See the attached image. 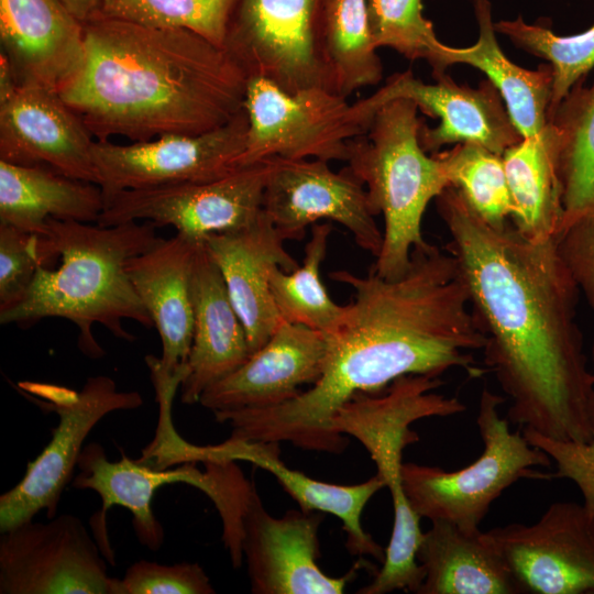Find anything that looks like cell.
<instances>
[{"label": "cell", "instance_id": "4316f807", "mask_svg": "<svg viewBox=\"0 0 594 594\" xmlns=\"http://www.w3.org/2000/svg\"><path fill=\"white\" fill-rule=\"evenodd\" d=\"M473 7L479 25L476 43L468 47L443 44L432 75L446 74L447 67L453 64L477 68L499 92L520 135L527 138L540 133L548 123L552 87L550 65L529 70L514 64L497 43L491 1L474 0Z\"/></svg>", "mask_w": 594, "mask_h": 594}, {"label": "cell", "instance_id": "603a6c76", "mask_svg": "<svg viewBox=\"0 0 594 594\" xmlns=\"http://www.w3.org/2000/svg\"><path fill=\"white\" fill-rule=\"evenodd\" d=\"M0 40L19 84L56 91L85 55V25L61 0H0Z\"/></svg>", "mask_w": 594, "mask_h": 594}, {"label": "cell", "instance_id": "484cf974", "mask_svg": "<svg viewBox=\"0 0 594 594\" xmlns=\"http://www.w3.org/2000/svg\"><path fill=\"white\" fill-rule=\"evenodd\" d=\"M220 460L248 461L271 472L304 512L328 513L338 517L346 534V548L352 554L372 556L384 561L385 549L373 540L361 525V515L374 494L386 486L377 473L354 485L318 481L289 469L279 458L278 442L244 441L229 438L216 446Z\"/></svg>", "mask_w": 594, "mask_h": 594}, {"label": "cell", "instance_id": "83f0119b", "mask_svg": "<svg viewBox=\"0 0 594 594\" xmlns=\"http://www.w3.org/2000/svg\"><path fill=\"white\" fill-rule=\"evenodd\" d=\"M105 196L94 183L44 165L0 161V223L43 235L48 219L97 222Z\"/></svg>", "mask_w": 594, "mask_h": 594}, {"label": "cell", "instance_id": "d590c367", "mask_svg": "<svg viewBox=\"0 0 594 594\" xmlns=\"http://www.w3.org/2000/svg\"><path fill=\"white\" fill-rule=\"evenodd\" d=\"M374 45L391 47L404 57L425 59L437 69L443 43L422 13V0H367Z\"/></svg>", "mask_w": 594, "mask_h": 594}, {"label": "cell", "instance_id": "5b68a950", "mask_svg": "<svg viewBox=\"0 0 594 594\" xmlns=\"http://www.w3.org/2000/svg\"><path fill=\"white\" fill-rule=\"evenodd\" d=\"M418 110L407 99L383 105L349 147L348 167L363 183L375 216L384 217L382 249L370 270L386 279L402 276L413 249L428 243L421 231L424 213L450 186L439 160L420 144L424 122Z\"/></svg>", "mask_w": 594, "mask_h": 594}, {"label": "cell", "instance_id": "f1b7e54d", "mask_svg": "<svg viewBox=\"0 0 594 594\" xmlns=\"http://www.w3.org/2000/svg\"><path fill=\"white\" fill-rule=\"evenodd\" d=\"M502 157L514 227L526 239L536 242L557 237L563 207L553 127L548 122L540 133L522 138Z\"/></svg>", "mask_w": 594, "mask_h": 594}, {"label": "cell", "instance_id": "ffe728a7", "mask_svg": "<svg viewBox=\"0 0 594 594\" xmlns=\"http://www.w3.org/2000/svg\"><path fill=\"white\" fill-rule=\"evenodd\" d=\"M329 338L282 321L270 339L228 376L208 387L199 404L212 413L266 408L286 403L322 374Z\"/></svg>", "mask_w": 594, "mask_h": 594}, {"label": "cell", "instance_id": "cb8c5ba5", "mask_svg": "<svg viewBox=\"0 0 594 594\" xmlns=\"http://www.w3.org/2000/svg\"><path fill=\"white\" fill-rule=\"evenodd\" d=\"M195 328L187 374L180 385L186 405L241 366L251 355L246 331L230 299L220 270L205 242L198 246L193 274Z\"/></svg>", "mask_w": 594, "mask_h": 594}, {"label": "cell", "instance_id": "52a82bcc", "mask_svg": "<svg viewBox=\"0 0 594 594\" xmlns=\"http://www.w3.org/2000/svg\"><path fill=\"white\" fill-rule=\"evenodd\" d=\"M185 462L175 469L155 470L125 455L117 462L108 460L105 449L97 442L84 447L77 466L79 473L73 486L92 490L102 501L101 518L106 512L120 505L133 515L138 540L151 550L161 548L164 529L152 510V498L163 485L186 483L204 492L215 504L223 526L222 539L233 566L242 563L243 517L255 490L235 461H205V470Z\"/></svg>", "mask_w": 594, "mask_h": 594}, {"label": "cell", "instance_id": "ab89813d", "mask_svg": "<svg viewBox=\"0 0 594 594\" xmlns=\"http://www.w3.org/2000/svg\"><path fill=\"white\" fill-rule=\"evenodd\" d=\"M556 239L564 265L594 311V211L572 222Z\"/></svg>", "mask_w": 594, "mask_h": 594}, {"label": "cell", "instance_id": "60d3db41", "mask_svg": "<svg viewBox=\"0 0 594 594\" xmlns=\"http://www.w3.org/2000/svg\"><path fill=\"white\" fill-rule=\"evenodd\" d=\"M64 6L82 23L98 13L101 0H61Z\"/></svg>", "mask_w": 594, "mask_h": 594}, {"label": "cell", "instance_id": "d6986e66", "mask_svg": "<svg viewBox=\"0 0 594 594\" xmlns=\"http://www.w3.org/2000/svg\"><path fill=\"white\" fill-rule=\"evenodd\" d=\"M442 384L439 377L430 375H405L383 393L358 394L334 415L330 431L345 446L343 435L359 440L375 462L377 474L386 481L400 471L405 448L419 440L409 428L413 422L466 409L458 397L433 392Z\"/></svg>", "mask_w": 594, "mask_h": 594}, {"label": "cell", "instance_id": "5bb4252c", "mask_svg": "<svg viewBox=\"0 0 594 594\" xmlns=\"http://www.w3.org/2000/svg\"><path fill=\"white\" fill-rule=\"evenodd\" d=\"M267 160L263 210L285 241L301 240L308 226L328 219L345 227L362 250L380 254L383 233L363 183L348 166L333 172L322 160Z\"/></svg>", "mask_w": 594, "mask_h": 594}, {"label": "cell", "instance_id": "7402d4cb", "mask_svg": "<svg viewBox=\"0 0 594 594\" xmlns=\"http://www.w3.org/2000/svg\"><path fill=\"white\" fill-rule=\"evenodd\" d=\"M284 241L264 210L250 224L211 234L204 241L244 326L251 353L282 322L270 289L272 271L280 267L292 272L299 266L285 250Z\"/></svg>", "mask_w": 594, "mask_h": 594}, {"label": "cell", "instance_id": "9a60e30c", "mask_svg": "<svg viewBox=\"0 0 594 594\" xmlns=\"http://www.w3.org/2000/svg\"><path fill=\"white\" fill-rule=\"evenodd\" d=\"M522 594H594V518L584 505L552 503L532 525L485 532Z\"/></svg>", "mask_w": 594, "mask_h": 594}, {"label": "cell", "instance_id": "7a4b0ae2", "mask_svg": "<svg viewBox=\"0 0 594 594\" xmlns=\"http://www.w3.org/2000/svg\"><path fill=\"white\" fill-rule=\"evenodd\" d=\"M329 276L352 287L354 298L342 326L328 337L321 376L280 405L232 411L235 438L340 453L346 446L330 424L358 394L383 393L405 375L439 377L455 367L472 378L486 373L472 354L483 350L486 337L471 310L461 267L447 249L414 248L407 271L395 279L371 270L365 276L348 271Z\"/></svg>", "mask_w": 594, "mask_h": 594}, {"label": "cell", "instance_id": "1f68e13d", "mask_svg": "<svg viewBox=\"0 0 594 594\" xmlns=\"http://www.w3.org/2000/svg\"><path fill=\"white\" fill-rule=\"evenodd\" d=\"M331 231L329 223H315L302 265L292 272L275 267L270 276V289L280 320L328 337L342 326L349 311V305L340 306L331 299L320 278Z\"/></svg>", "mask_w": 594, "mask_h": 594}, {"label": "cell", "instance_id": "8d00e7d4", "mask_svg": "<svg viewBox=\"0 0 594 594\" xmlns=\"http://www.w3.org/2000/svg\"><path fill=\"white\" fill-rule=\"evenodd\" d=\"M216 590L198 563H133L122 579L111 578L110 594H213Z\"/></svg>", "mask_w": 594, "mask_h": 594}, {"label": "cell", "instance_id": "ba28073f", "mask_svg": "<svg viewBox=\"0 0 594 594\" xmlns=\"http://www.w3.org/2000/svg\"><path fill=\"white\" fill-rule=\"evenodd\" d=\"M243 109L249 127L241 166L271 157L346 162L350 142L367 131L348 98L322 87L288 94L249 78Z\"/></svg>", "mask_w": 594, "mask_h": 594}, {"label": "cell", "instance_id": "44dd1931", "mask_svg": "<svg viewBox=\"0 0 594 594\" xmlns=\"http://www.w3.org/2000/svg\"><path fill=\"white\" fill-rule=\"evenodd\" d=\"M200 243L176 233L127 264L129 278L162 343V356L146 355L145 362L150 371L166 377L187 374L195 328L193 274Z\"/></svg>", "mask_w": 594, "mask_h": 594}, {"label": "cell", "instance_id": "7c38bea8", "mask_svg": "<svg viewBox=\"0 0 594 594\" xmlns=\"http://www.w3.org/2000/svg\"><path fill=\"white\" fill-rule=\"evenodd\" d=\"M319 4L320 0H239L223 48L248 79H267L288 94L328 89L318 45Z\"/></svg>", "mask_w": 594, "mask_h": 594}, {"label": "cell", "instance_id": "f546056e", "mask_svg": "<svg viewBox=\"0 0 594 594\" xmlns=\"http://www.w3.org/2000/svg\"><path fill=\"white\" fill-rule=\"evenodd\" d=\"M318 45L330 91L348 98L382 80L367 0H320Z\"/></svg>", "mask_w": 594, "mask_h": 594}, {"label": "cell", "instance_id": "d4e9b609", "mask_svg": "<svg viewBox=\"0 0 594 594\" xmlns=\"http://www.w3.org/2000/svg\"><path fill=\"white\" fill-rule=\"evenodd\" d=\"M417 559L425 570L418 594H522L508 564L480 529L431 520Z\"/></svg>", "mask_w": 594, "mask_h": 594}, {"label": "cell", "instance_id": "836d02e7", "mask_svg": "<svg viewBox=\"0 0 594 594\" xmlns=\"http://www.w3.org/2000/svg\"><path fill=\"white\" fill-rule=\"evenodd\" d=\"M494 26L518 48L549 63L552 87L548 116L594 67V24L573 35H558L543 23H527L520 15Z\"/></svg>", "mask_w": 594, "mask_h": 594}, {"label": "cell", "instance_id": "2e32d148", "mask_svg": "<svg viewBox=\"0 0 594 594\" xmlns=\"http://www.w3.org/2000/svg\"><path fill=\"white\" fill-rule=\"evenodd\" d=\"M433 78L436 82L426 84L411 70L392 75L374 94L353 102L361 122L369 129L383 105L407 99L440 121L435 128L421 127L419 140L427 153H436L446 144L469 142L503 155L522 139L491 81L484 80L477 88H471L455 84L446 74Z\"/></svg>", "mask_w": 594, "mask_h": 594}, {"label": "cell", "instance_id": "4dcf8cb0", "mask_svg": "<svg viewBox=\"0 0 594 594\" xmlns=\"http://www.w3.org/2000/svg\"><path fill=\"white\" fill-rule=\"evenodd\" d=\"M548 122L557 134L563 207L560 233L594 211V80L590 86L579 81Z\"/></svg>", "mask_w": 594, "mask_h": 594}, {"label": "cell", "instance_id": "277c9868", "mask_svg": "<svg viewBox=\"0 0 594 594\" xmlns=\"http://www.w3.org/2000/svg\"><path fill=\"white\" fill-rule=\"evenodd\" d=\"M46 226L43 235L59 260L58 265L38 266L26 293L16 302L0 308L2 324L28 327L44 318L67 319L77 326L78 346L90 359L105 354L92 334L95 324L127 341L135 337L124 329V320L153 326L129 278L127 264L162 240L154 223L92 226L52 218Z\"/></svg>", "mask_w": 594, "mask_h": 594}, {"label": "cell", "instance_id": "8fae6325", "mask_svg": "<svg viewBox=\"0 0 594 594\" xmlns=\"http://www.w3.org/2000/svg\"><path fill=\"white\" fill-rule=\"evenodd\" d=\"M248 127L242 109L224 125L200 134H165L123 145L96 140L97 185L107 201L124 190L223 177L242 167Z\"/></svg>", "mask_w": 594, "mask_h": 594}, {"label": "cell", "instance_id": "d6a6232c", "mask_svg": "<svg viewBox=\"0 0 594 594\" xmlns=\"http://www.w3.org/2000/svg\"><path fill=\"white\" fill-rule=\"evenodd\" d=\"M432 154L441 163L450 186L485 222L493 227L508 222L513 207L502 155L469 142Z\"/></svg>", "mask_w": 594, "mask_h": 594}, {"label": "cell", "instance_id": "3957f363", "mask_svg": "<svg viewBox=\"0 0 594 594\" xmlns=\"http://www.w3.org/2000/svg\"><path fill=\"white\" fill-rule=\"evenodd\" d=\"M84 25L82 63L58 94L98 141L200 134L243 109L246 75L205 37L101 14Z\"/></svg>", "mask_w": 594, "mask_h": 594}, {"label": "cell", "instance_id": "e0dca14e", "mask_svg": "<svg viewBox=\"0 0 594 594\" xmlns=\"http://www.w3.org/2000/svg\"><path fill=\"white\" fill-rule=\"evenodd\" d=\"M321 521L320 513L301 509L273 517L254 490L243 517L242 536L252 593H343L359 565L340 578L329 576L318 566Z\"/></svg>", "mask_w": 594, "mask_h": 594}, {"label": "cell", "instance_id": "74e56055", "mask_svg": "<svg viewBox=\"0 0 594 594\" xmlns=\"http://www.w3.org/2000/svg\"><path fill=\"white\" fill-rule=\"evenodd\" d=\"M40 265V235L0 223V308L26 293Z\"/></svg>", "mask_w": 594, "mask_h": 594}, {"label": "cell", "instance_id": "6da1fadb", "mask_svg": "<svg viewBox=\"0 0 594 594\" xmlns=\"http://www.w3.org/2000/svg\"><path fill=\"white\" fill-rule=\"evenodd\" d=\"M439 216L486 337L484 365L510 399L506 419L548 438H594V373L576 321L580 289L557 239L531 241L513 223L493 227L447 187Z\"/></svg>", "mask_w": 594, "mask_h": 594}, {"label": "cell", "instance_id": "ac0fdd59", "mask_svg": "<svg viewBox=\"0 0 594 594\" xmlns=\"http://www.w3.org/2000/svg\"><path fill=\"white\" fill-rule=\"evenodd\" d=\"M94 143L82 120L56 90L19 84L0 100V161L44 165L97 184Z\"/></svg>", "mask_w": 594, "mask_h": 594}, {"label": "cell", "instance_id": "e575fe53", "mask_svg": "<svg viewBox=\"0 0 594 594\" xmlns=\"http://www.w3.org/2000/svg\"><path fill=\"white\" fill-rule=\"evenodd\" d=\"M239 0H101L98 13L142 25L182 29L223 47Z\"/></svg>", "mask_w": 594, "mask_h": 594}, {"label": "cell", "instance_id": "f35d334b", "mask_svg": "<svg viewBox=\"0 0 594 594\" xmlns=\"http://www.w3.org/2000/svg\"><path fill=\"white\" fill-rule=\"evenodd\" d=\"M522 435L554 461L557 472L552 473V479H568L579 487L583 505L594 518V438L587 442L562 441L527 428Z\"/></svg>", "mask_w": 594, "mask_h": 594}, {"label": "cell", "instance_id": "30bf717a", "mask_svg": "<svg viewBox=\"0 0 594 594\" xmlns=\"http://www.w3.org/2000/svg\"><path fill=\"white\" fill-rule=\"evenodd\" d=\"M268 173L265 160L209 182L124 190L106 201L97 223L145 220L156 227L172 226L177 234L204 242L256 219L263 210Z\"/></svg>", "mask_w": 594, "mask_h": 594}, {"label": "cell", "instance_id": "8992f818", "mask_svg": "<svg viewBox=\"0 0 594 594\" xmlns=\"http://www.w3.org/2000/svg\"><path fill=\"white\" fill-rule=\"evenodd\" d=\"M505 398L484 388L476 424L484 449L470 465L457 471L403 463L402 484L413 509L422 518L447 520L476 530L492 503L520 479L551 480L532 466H549L550 457L531 446L498 414Z\"/></svg>", "mask_w": 594, "mask_h": 594}, {"label": "cell", "instance_id": "9c48e42d", "mask_svg": "<svg viewBox=\"0 0 594 594\" xmlns=\"http://www.w3.org/2000/svg\"><path fill=\"white\" fill-rule=\"evenodd\" d=\"M16 389L44 411L55 413L59 420L51 441L29 462L23 479L0 496L1 532L33 519L43 509L48 519L55 517L92 428L112 411L135 409L143 404L139 392L118 391L116 382L106 375L88 377L79 393L64 388L62 395L48 400Z\"/></svg>", "mask_w": 594, "mask_h": 594}, {"label": "cell", "instance_id": "4fadbf2b", "mask_svg": "<svg viewBox=\"0 0 594 594\" xmlns=\"http://www.w3.org/2000/svg\"><path fill=\"white\" fill-rule=\"evenodd\" d=\"M110 580L98 546L74 515L1 532V594H110Z\"/></svg>", "mask_w": 594, "mask_h": 594}]
</instances>
